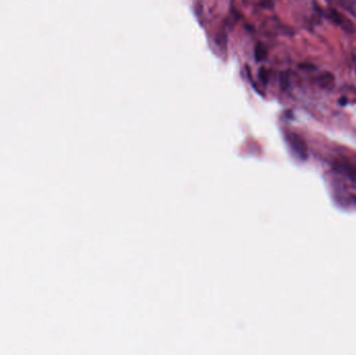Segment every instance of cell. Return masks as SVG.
<instances>
[{
    "label": "cell",
    "mask_w": 356,
    "mask_h": 355,
    "mask_svg": "<svg viewBox=\"0 0 356 355\" xmlns=\"http://www.w3.org/2000/svg\"><path fill=\"white\" fill-rule=\"evenodd\" d=\"M326 17L331 21V22L342 27L345 31L349 32V34H351V32L355 30L352 21L349 20L346 16L339 12V10L336 8H329L328 12L326 13Z\"/></svg>",
    "instance_id": "1"
},
{
    "label": "cell",
    "mask_w": 356,
    "mask_h": 355,
    "mask_svg": "<svg viewBox=\"0 0 356 355\" xmlns=\"http://www.w3.org/2000/svg\"><path fill=\"white\" fill-rule=\"evenodd\" d=\"M289 144L292 145L294 151L302 159H306L308 156V150L305 141L300 136L296 134H290L288 137Z\"/></svg>",
    "instance_id": "2"
},
{
    "label": "cell",
    "mask_w": 356,
    "mask_h": 355,
    "mask_svg": "<svg viewBox=\"0 0 356 355\" xmlns=\"http://www.w3.org/2000/svg\"><path fill=\"white\" fill-rule=\"evenodd\" d=\"M333 167L339 172V173L345 175L346 177L352 179L356 178V169L352 165L345 163V161H336Z\"/></svg>",
    "instance_id": "3"
},
{
    "label": "cell",
    "mask_w": 356,
    "mask_h": 355,
    "mask_svg": "<svg viewBox=\"0 0 356 355\" xmlns=\"http://www.w3.org/2000/svg\"><path fill=\"white\" fill-rule=\"evenodd\" d=\"M334 75L328 71L322 72L318 78H317V83L320 88L322 89H331L334 84Z\"/></svg>",
    "instance_id": "4"
},
{
    "label": "cell",
    "mask_w": 356,
    "mask_h": 355,
    "mask_svg": "<svg viewBox=\"0 0 356 355\" xmlns=\"http://www.w3.org/2000/svg\"><path fill=\"white\" fill-rule=\"evenodd\" d=\"M347 101H348V99H347V97H342V98L340 99V101H339V103L341 104V105H346L347 104Z\"/></svg>",
    "instance_id": "5"
},
{
    "label": "cell",
    "mask_w": 356,
    "mask_h": 355,
    "mask_svg": "<svg viewBox=\"0 0 356 355\" xmlns=\"http://www.w3.org/2000/svg\"><path fill=\"white\" fill-rule=\"evenodd\" d=\"M355 67H356V59H355Z\"/></svg>",
    "instance_id": "6"
}]
</instances>
